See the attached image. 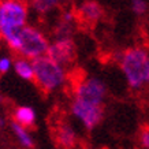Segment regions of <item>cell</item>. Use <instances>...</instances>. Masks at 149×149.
Here are the masks:
<instances>
[{
    "label": "cell",
    "mask_w": 149,
    "mask_h": 149,
    "mask_svg": "<svg viewBox=\"0 0 149 149\" xmlns=\"http://www.w3.org/2000/svg\"><path fill=\"white\" fill-rule=\"evenodd\" d=\"M67 0H29V7L37 15H49L59 10Z\"/></svg>",
    "instance_id": "obj_12"
},
{
    "label": "cell",
    "mask_w": 149,
    "mask_h": 149,
    "mask_svg": "<svg viewBox=\"0 0 149 149\" xmlns=\"http://www.w3.org/2000/svg\"><path fill=\"white\" fill-rule=\"evenodd\" d=\"M47 56L67 68L77 56V44L72 37H55L49 41Z\"/></svg>",
    "instance_id": "obj_7"
},
{
    "label": "cell",
    "mask_w": 149,
    "mask_h": 149,
    "mask_svg": "<svg viewBox=\"0 0 149 149\" xmlns=\"http://www.w3.org/2000/svg\"><path fill=\"white\" fill-rule=\"evenodd\" d=\"M4 123H6V120H4V119H1V118H0V127H3V126H4Z\"/></svg>",
    "instance_id": "obj_18"
},
{
    "label": "cell",
    "mask_w": 149,
    "mask_h": 149,
    "mask_svg": "<svg viewBox=\"0 0 149 149\" xmlns=\"http://www.w3.org/2000/svg\"><path fill=\"white\" fill-rule=\"evenodd\" d=\"M77 25V14L71 10H64L60 14L55 26V37H72Z\"/></svg>",
    "instance_id": "obj_10"
},
{
    "label": "cell",
    "mask_w": 149,
    "mask_h": 149,
    "mask_svg": "<svg viewBox=\"0 0 149 149\" xmlns=\"http://www.w3.org/2000/svg\"><path fill=\"white\" fill-rule=\"evenodd\" d=\"M77 17L82 22L95 25V23L100 22L101 18L104 17V8L96 0H84L81 4L78 6Z\"/></svg>",
    "instance_id": "obj_8"
},
{
    "label": "cell",
    "mask_w": 149,
    "mask_h": 149,
    "mask_svg": "<svg viewBox=\"0 0 149 149\" xmlns=\"http://www.w3.org/2000/svg\"><path fill=\"white\" fill-rule=\"evenodd\" d=\"M70 113L71 116L81 123V126L88 131L95 130L103 122L105 111L104 105H95L81 100L72 99L70 103Z\"/></svg>",
    "instance_id": "obj_6"
},
{
    "label": "cell",
    "mask_w": 149,
    "mask_h": 149,
    "mask_svg": "<svg viewBox=\"0 0 149 149\" xmlns=\"http://www.w3.org/2000/svg\"><path fill=\"white\" fill-rule=\"evenodd\" d=\"M107 95H108L107 84L96 75L82 77L75 82L72 88V99L95 104V105H104Z\"/></svg>",
    "instance_id": "obj_5"
},
{
    "label": "cell",
    "mask_w": 149,
    "mask_h": 149,
    "mask_svg": "<svg viewBox=\"0 0 149 149\" xmlns=\"http://www.w3.org/2000/svg\"><path fill=\"white\" fill-rule=\"evenodd\" d=\"M56 141L60 148L63 149H75L78 145V133L74 127L67 122L60 123L56 129Z\"/></svg>",
    "instance_id": "obj_9"
},
{
    "label": "cell",
    "mask_w": 149,
    "mask_h": 149,
    "mask_svg": "<svg viewBox=\"0 0 149 149\" xmlns=\"http://www.w3.org/2000/svg\"><path fill=\"white\" fill-rule=\"evenodd\" d=\"M140 145L144 149H149V127H144L140 131Z\"/></svg>",
    "instance_id": "obj_17"
},
{
    "label": "cell",
    "mask_w": 149,
    "mask_h": 149,
    "mask_svg": "<svg viewBox=\"0 0 149 149\" xmlns=\"http://www.w3.org/2000/svg\"><path fill=\"white\" fill-rule=\"evenodd\" d=\"M48 47H49V38L47 37L42 29L29 23L21 29L19 48L17 52L19 56L34 60L41 56H45Z\"/></svg>",
    "instance_id": "obj_4"
},
{
    "label": "cell",
    "mask_w": 149,
    "mask_h": 149,
    "mask_svg": "<svg viewBox=\"0 0 149 149\" xmlns=\"http://www.w3.org/2000/svg\"><path fill=\"white\" fill-rule=\"evenodd\" d=\"M13 118L15 123H18L26 129H30L36 125L37 113L34 108L30 105H18L13 111Z\"/></svg>",
    "instance_id": "obj_11"
},
{
    "label": "cell",
    "mask_w": 149,
    "mask_h": 149,
    "mask_svg": "<svg viewBox=\"0 0 149 149\" xmlns=\"http://www.w3.org/2000/svg\"><path fill=\"white\" fill-rule=\"evenodd\" d=\"M30 7L25 0H0V40L13 52H18L19 32L26 26Z\"/></svg>",
    "instance_id": "obj_1"
},
{
    "label": "cell",
    "mask_w": 149,
    "mask_h": 149,
    "mask_svg": "<svg viewBox=\"0 0 149 149\" xmlns=\"http://www.w3.org/2000/svg\"><path fill=\"white\" fill-rule=\"evenodd\" d=\"M36 85L44 93H55L63 89L68 81L67 68L52 60L48 56H41L33 60Z\"/></svg>",
    "instance_id": "obj_3"
},
{
    "label": "cell",
    "mask_w": 149,
    "mask_h": 149,
    "mask_svg": "<svg viewBox=\"0 0 149 149\" xmlns=\"http://www.w3.org/2000/svg\"><path fill=\"white\" fill-rule=\"evenodd\" d=\"M84 149H88V148H84Z\"/></svg>",
    "instance_id": "obj_19"
},
{
    "label": "cell",
    "mask_w": 149,
    "mask_h": 149,
    "mask_svg": "<svg viewBox=\"0 0 149 149\" xmlns=\"http://www.w3.org/2000/svg\"><path fill=\"white\" fill-rule=\"evenodd\" d=\"M13 58H10L7 55L0 56V75H4L13 70Z\"/></svg>",
    "instance_id": "obj_16"
},
{
    "label": "cell",
    "mask_w": 149,
    "mask_h": 149,
    "mask_svg": "<svg viewBox=\"0 0 149 149\" xmlns=\"http://www.w3.org/2000/svg\"><path fill=\"white\" fill-rule=\"evenodd\" d=\"M130 10L134 15L142 17V15L148 13L149 4L146 0H130Z\"/></svg>",
    "instance_id": "obj_15"
},
{
    "label": "cell",
    "mask_w": 149,
    "mask_h": 149,
    "mask_svg": "<svg viewBox=\"0 0 149 149\" xmlns=\"http://www.w3.org/2000/svg\"><path fill=\"white\" fill-rule=\"evenodd\" d=\"M118 66L131 91L149 86V51L144 47H130L119 54Z\"/></svg>",
    "instance_id": "obj_2"
},
{
    "label": "cell",
    "mask_w": 149,
    "mask_h": 149,
    "mask_svg": "<svg viewBox=\"0 0 149 149\" xmlns=\"http://www.w3.org/2000/svg\"><path fill=\"white\" fill-rule=\"evenodd\" d=\"M11 130H13L14 136H15L17 141L21 144L22 148H26V149L34 148V140H33V137H32V134H30L29 129L21 126L18 123L13 122L11 123Z\"/></svg>",
    "instance_id": "obj_14"
},
{
    "label": "cell",
    "mask_w": 149,
    "mask_h": 149,
    "mask_svg": "<svg viewBox=\"0 0 149 149\" xmlns=\"http://www.w3.org/2000/svg\"><path fill=\"white\" fill-rule=\"evenodd\" d=\"M14 72L23 81H33L34 79V68H33V60L22 56L14 59L13 62Z\"/></svg>",
    "instance_id": "obj_13"
}]
</instances>
